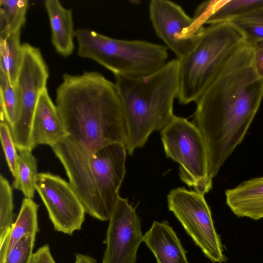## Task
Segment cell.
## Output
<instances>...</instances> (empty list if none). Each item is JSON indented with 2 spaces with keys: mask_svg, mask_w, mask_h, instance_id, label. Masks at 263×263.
I'll return each instance as SVG.
<instances>
[{
  "mask_svg": "<svg viewBox=\"0 0 263 263\" xmlns=\"http://www.w3.org/2000/svg\"><path fill=\"white\" fill-rule=\"evenodd\" d=\"M245 42L229 57L196 102L194 123L204 140L212 179L243 141L263 100V78Z\"/></svg>",
  "mask_w": 263,
  "mask_h": 263,
  "instance_id": "1",
  "label": "cell"
},
{
  "mask_svg": "<svg viewBox=\"0 0 263 263\" xmlns=\"http://www.w3.org/2000/svg\"><path fill=\"white\" fill-rule=\"evenodd\" d=\"M55 105L68 136L51 148L89 156L114 143H126L125 123L115 83L96 71L65 73Z\"/></svg>",
  "mask_w": 263,
  "mask_h": 263,
  "instance_id": "2",
  "label": "cell"
},
{
  "mask_svg": "<svg viewBox=\"0 0 263 263\" xmlns=\"http://www.w3.org/2000/svg\"><path fill=\"white\" fill-rule=\"evenodd\" d=\"M178 68L179 62L175 59L145 76H115L128 154L142 147L153 132L161 130L174 117V102L179 90Z\"/></svg>",
  "mask_w": 263,
  "mask_h": 263,
  "instance_id": "3",
  "label": "cell"
},
{
  "mask_svg": "<svg viewBox=\"0 0 263 263\" xmlns=\"http://www.w3.org/2000/svg\"><path fill=\"white\" fill-rule=\"evenodd\" d=\"M126 151L124 144L114 143L89 156L55 153L85 212L98 220H109L120 197Z\"/></svg>",
  "mask_w": 263,
  "mask_h": 263,
  "instance_id": "4",
  "label": "cell"
},
{
  "mask_svg": "<svg viewBox=\"0 0 263 263\" xmlns=\"http://www.w3.org/2000/svg\"><path fill=\"white\" fill-rule=\"evenodd\" d=\"M243 42L242 33L231 22L204 26L192 49L178 60L179 103H196L230 54Z\"/></svg>",
  "mask_w": 263,
  "mask_h": 263,
  "instance_id": "5",
  "label": "cell"
},
{
  "mask_svg": "<svg viewBox=\"0 0 263 263\" xmlns=\"http://www.w3.org/2000/svg\"><path fill=\"white\" fill-rule=\"evenodd\" d=\"M76 38L79 57L96 61L115 76H145L159 70L168 62L165 45L143 40L114 39L87 28L77 29Z\"/></svg>",
  "mask_w": 263,
  "mask_h": 263,
  "instance_id": "6",
  "label": "cell"
},
{
  "mask_svg": "<svg viewBox=\"0 0 263 263\" xmlns=\"http://www.w3.org/2000/svg\"><path fill=\"white\" fill-rule=\"evenodd\" d=\"M166 156L179 165V177L188 186L205 195L212 187L208 154L198 128L186 118L174 116L161 130Z\"/></svg>",
  "mask_w": 263,
  "mask_h": 263,
  "instance_id": "7",
  "label": "cell"
},
{
  "mask_svg": "<svg viewBox=\"0 0 263 263\" xmlns=\"http://www.w3.org/2000/svg\"><path fill=\"white\" fill-rule=\"evenodd\" d=\"M204 195L174 189L167 197L168 208L204 255L213 262L222 263L226 261L223 246Z\"/></svg>",
  "mask_w": 263,
  "mask_h": 263,
  "instance_id": "8",
  "label": "cell"
},
{
  "mask_svg": "<svg viewBox=\"0 0 263 263\" xmlns=\"http://www.w3.org/2000/svg\"><path fill=\"white\" fill-rule=\"evenodd\" d=\"M22 49V62L17 79L21 95V108L17 120L10 128L18 151H32L33 115L40 93L47 88L49 71L39 48L24 43Z\"/></svg>",
  "mask_w": 263,
  "mask_h": 263,
  "instance_id": "9",
  "label": "cell"
},
{
  "mask_svg": "<svg viewBox=\"0 0 263 263\" xmlns=\"http://www.w3.org/2000/svg\"><path fill=\"white\" fill-rule=\"evenodd\" d=\"M36 191L55 231L71 235L81 229L86 212L69 182L50 173H41L37 178Z\"/></svg>",
  "mask_w": 263,
  "mask_h": 263,
  "instance_id": "10",
  "label": "cell"
},
{
  "mask_svg": "<svg viewBox=\"0 0 263 263\" xmlns=\"http://www.w3.org/2000/svg\"><path fill=\"white\" fill-rule=\"evenodd\" d=\"M143 236L135 208L120 196L109 219L101 263H136Z\"/></svg>",
  "mask_w": 263,
  "mask_h": 263,
  "instance_id": "11",
  "label": "cell"
},
{
  "mask_svg": "<svg viewBox=\"0 0 263 263\" xmlns=\"http://www.w3.org/2000/svg\"><path fill=\"white\" fill-rule=\"evenodd\" d=\"M149 17L156 34L179 60L195 45L202 29H197L193 17L177 4L168 0H152Z\"/></svg>",
  "mask_w": 263,
  "mask_h": 263,
  "instance_id": "12",
  "label": "cell"
},
{
  "mask_svg": "<svg viewBox=\"0 0 263 263\" xmlns=\"http://www.w3.org/2000/svg\"><path fill=\"white\" fill-rule=\"evenodd\" d=\"M67 136L57 106L46 88L40 93L33 115L31 133L32 148L39 145L52 147Z\"/></svg>",
  "mask_w": 263,
  "mask_h": 263,
  "instance_id": "13",
  "label": "cell"
},
{
  "mask_svg": "<svg viewBox=\"0 0 263 263\" xmlns=\"http://www.w3.org/2000/svg\"><path fill=\"white\" fill-rule=\"evenodd\" d=\"M143 242L157 263H189L180 239L167 221H154L144 234Z\"/></svg>",
  "mask_w": 263,
  "mask_h": 263,
  "instance_id": "14",
  "label": "cell"
},
{
  "mask_svg": "<svg viewBox=\"0 0 263 263\" xmlns=\"http://www.w3.org/2000/svg\"><path fill=\"white\" fill-rule=\"evenodd\" d=\"M226 203L238 217L263 219V176L243 181L226 190Z\"/></svg>",
  "mask_w": 263,
  "mask_h": 263,
  "instance_id": "15",
  "label": "cell"
},
{
  "mask_svg": "<svg viewBox=\"0 0 263 263\" xmlns=\"http://www.w3.org/2000/svg\"><path fill=\"white\" fill-rule=\"evenodd\" d=\"M51 31V42L57 52L64 57L71 55L74 49L76 31L72 10L64 7L58 0L44 2Z\"/></svg>",
  "mask_w": 263,
  "mask_h": 263,
  "instance_id": "16",
  "label": "cell"
},
{
  "mask_svg": "<svg viewBox=\"0 0 263 263\" xmlns=\"http://www.w3.org/2000/svg\"><path fill=\"white\" fill-rule=\"evenodd\" d=\"M39 205L32 199L25 198L15 221L3 242L0 245V263H2L11 249L27 234L36 235L39 231Z\"/></svg>",
  "mask_w": 263,
  "mask_h": 263,
  "instance_id": "17",
  "label": "cell"
},
{
  "mask_svg": "<svg viewBox=\"0 0 263 263\" xmlns=\"http://www.w3.org/2000/svg\"><path fill=\"white\" fill-rule=\"evenodd\" d=\"M21 31L0 36V73L16 83L23 59Z\"/></svg>",
  "mask_w": 263,
  "mask_h": 263,
  "instance_id": "18",
  "label": "cell"
},
{
  "mask_svg": "<svg viewBox=\"0 0 263 263\" xmlns=\"http://www.w3.org/2000/svg\"><path fill=\"white\" fill-rule=\"evenodd\" d=\"M17 168L13 186L21 191L25 198L32 199L36 191V182L39 175L37 162L32 151H18Z\"/></svg>",
  "mask_w": 263,
  "mask_h": 263,
  "instance_id": "19",
  "label": "cell"
},
{
  "mask_svg": "<svg viewBox=\"0 0 263 263\" xmlns=\"http://www.w3.org/2000/svg\"><path fill=\"white\" fill-rule=\"evenodd\" d=\"M1 122L11 127L17 120L21 108V95L18 84L11 82L0 73Z\"/></svg>",
  "mask_w": 263,
  "mask_h": 263,
  "instance_id": "20",
  "label": "cell"
},
{
  "mask_svg": "<svg viewBox=\"0 0 263 263\" xmlns=\"http://www.w3.org/2000/svg\"><path fill=\"white\" fill-rule=\"evenodd\" d=\"M28 7L27 0H0V36L21 30Z\"/></svg>",
  "mask_w": 263,
  "mask_h": 263,
  "instance_id": "21",
  "label": "cell"
},
{
  "mask_svg": "<svg viewBox=\"0 0 263 263\" xmlns=\"http://www.w3.org/2000/svg\"><path fill=\"white\" fill-rule=\"evenodd\" d=\"M242 33L245 42L253 46L263 40V7L231 22Z\"/></svg>",
  "mask_w": 263,
  "mask_h": 263,
  "instance_id": "22",
  "label": "cell"
},
{
  "mask_svg": "<svg viewBox=\"0 0 263 263\" xmlns=\"http://www.w3.org/2000/svg\"><path fill=\"white\" fill-rule=\"evenodd\" d=\"M12 187L8 180L0 175V245L10 230L13 222Z\"/></svg>",
  "mask_w": 263,
  "mask_h": 263,
  "instance_id": "23",
  "label": "cell"
},
{
  "mask_svg": "<svg viewBox=\"0 0 263 263\" xmlns=\"http://www.w3.org/2000/svg\"><path fill=\"white\" fill-rule=\"evenodd\" d=\"M35 235L27 234L8 253L2 263H31Z\"/></svg>",
  "mask_w": 263,
  "mask_h": 263,
  "instance_id": "24",
  "label": "cell"
},
{
  "mask_svg": "<svg viewBox=\"0 0 263 263\" xmlns=\"http://www.w3.org/2000/svg\"><path fill=\"white\" fill-rule=\"evenodd\" d=\"M0 138L7 165L13 177L15 176L18 157L10 126L5 122H1Z\"/></svg>",
  "mask_w": 263,
  "mask_h": 263,
  "instance_id": "25",
  "label": "cell"
},
{
  "mask_svg": "<svg viewBox=\"0 0 263 263\" xmlns=\"http://www.w3.org/2000/svg\"><path fill=\"white\" fill-rule=\"evenodd\" d=\"M31 263H56L48 245L39 248L33 254Z\"/></svg>",
  "mask_w": 263,
  "mask_h": 263,
  "instance_id": "26",
  "label": "cell"
},
{
  "mask_svg": "<svg viewBox=\"0 0 263 263\" xmlns=\"http://www.w3.org/2000/svg\"><path fill=\"white\" fill-rule=\"evenodd\" d=\"M254 66L258 74L263 78V40L253 46Z\"/></svg>",
  "mask_w": 263,
  "mask_h": 263,
  "instance_id": "27",
  "label": "cell"
},
{
  "mask_svg": "<svg viewBox=\"0 0 263 263\" xmlns=\"http://www.w3.org/2000/svg\"><path fill=\"white\" fill-rule=\"evenodd\" d=\"M74 263H97L96 259L88 255L79 253L76 255Z\"/></svg>",
  "mask_w": 263,
  "mask_h": 263,
  "instance_id": "28",
  "label": "cell"
}]
</instances>
